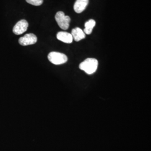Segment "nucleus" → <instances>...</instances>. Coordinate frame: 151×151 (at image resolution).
<instances>
[{"instance_id":"1","label":"nucleus","mask_w":151,"mask_h":151,"mask_svg":"<svg viewBox=\"0 0 151 151\" xmlns=\"http://www.w3.org/2000/svg\"><path fill=\"white\" fill-rule=\"evenodd\" d=\"M98 61L95 58H87L83 61L79 65L80 69L85 71L87 74L91 75L97 69Z\"/></svg>"},{"instance_id":"7","label":"nucleus","mask_w":151,"mask_h":151,"mask_svg":"<svg viewBox=\"0 0 151 151\" xmlns=\"http://www.w3.org/2000/svg\"><path fill=\"white\" fill-rule=\"evenodd\" d=\"M57 39L65 43H71L73 41V37L71 34L65 32H60L57 34Z\"/></svg>"},{"instance_id":"10","label":"nucleus","mask_w":151,"mask_h":151,"mask_svg":"<svg viewBox=\"0 0 151 151\" xmlns=\"http://www.w3.org/2000/svg\"><path fill=\"white\" fill-rule=\"evenodd\" d=\"M26 1L29 4L34 6L41 5L43 2V0H26Z\"/></svg>"},{"instance_id":"9","label":"nucleus","mask_w":151,"mask_h":151,"mask_svg":"<svg viewBox=\"0 0 151 151\" xmlns=\"http://www.w3.org/2000/svg\"><path fill=\"white\" fill-rule=\"evenodd\" d=\"M95 25H96V22L93 19L89 20L88 21L86 22L85 24V29L83 30V32L87 35L91 34Z\"/></svg>"},{"instance_id":"2","label":"nucleus","mask_w":151,"mask_h":151,"mask_svg":"<svg viewBox=\"0 0 151 151\" xmlns=\"http://www.w3.org/2000/svg\"><path fill=\"white\" fill-rule=\"evenodd\" d=\"M48 58L52 63L55 65L64 64L68 60L66 55L56 52H50L48 55Z\"/></svg>"},{"instance_id":"4","label":"nucleus","mask_w":151,"mask_h":151,"mask_svg":"<svg viewBox=\"0 0 151 151\" xmlns=\"http://www.w3.org/2000/svg\"><path fill=\"white\" fill-rule=\"evenodd\" d=\"M37 42V37L32 33L27 34L19 40V43L22 46L32 45Z\"/></svg>"},{"instance_id":"8","label":"nucleus","mask_w":151,"mask_h":151,"mask_svg":"<svg viewBox=\"0 0 151 151\" xmlns=\"http://www.w3.org/2000/svg\"><path fill=\"white\" fill-rule=\"evenodd\" d=\"M71 35L76 42H79L86 37V34L80 27H76L72 29Z\"/></svg>"},{"instance_id":"5","label":"nucleus","mask_w":151,"mask_h":151,"mask_svg":"<svg viewBox=\"0 0 151 151\" xmlns=\"http://www.w3.org/2000/svg\"><path fill=\"white\" fill-rule=\"evenodd\" d=\"M29 24L27 20H22L17 22L13 28V32L16 35H20L27 30Z\"/></svg>"},{"instance_id":"3","label":"nucleus","mask_w":151,"mask_h":151,"mask_svg":"<svg viewBox=\"0 0 151 151\" xmlns=\"http://www.w3.org/2000/svg\"><path fill=\"white\" fill-rule=\"evenodd\" d=\"M55 19L58 26L62 29L65 30L68 29L70 22V17L68 16H66L63 12H58L55 16Z\"/></svg>"},{"instance_id":"6","label":"nucleus","mask_w":151,"mask_h":151,"mask_svg":"<svg viewBox=\"0 0 151 151\" xmlns=\"http://www.w3.org/2000/svg\"><path fill=\"white\" fill-rule=\"evenodd\" d=\"M88 4V0H76L73 6L76 13L80 14L84 11Z\"/></svg>"}]
</instances>
